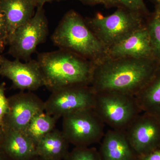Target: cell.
<instances>
[{
  "label": "cell",
  "instance_id": "1",
  "mask_svg": "<svg viewBox=\"0 0 160 160\" xmlns=\"http://www.w3.org/2000/svg\"><path fill=\"white\" fill-rule=\"evenodd\" d=\"M160 66L154 59L113 58L94 64L90 85L96 92H115L135 97Z\"/></svg>",
  "mask_w": 160,
  "mask_h": 160
},
{
  "label": "cell",
  "instance_id": "2",
  "mask_svg": "<svg viewBox=\"0 0 160 160\" xmlns=\"http://www.w3.org/2000/svg\"><path fill=\"white\" fill-rule=\"evenodd\" d=\"M37 61L45 82L52 92L74 85H90L94 65L74 52L59 49L38 53Z\"/></svg>",
  "mask_w": 160,
  "mask_h": 160
},
{
  "label": "cell",
  "instance_id": "3",
  "mask_svg": "<svg viewBox=\"0 0 160 160\" xmlns=\"http://www.w3.org/2000/svg\"><path fill=\"white\" fill-rule=\"evenodd\" d=\"M51 39L59 49L72 52L94 64L106 49L85 20L74 10H69L65 14Z\"/></svg>",
  "mask_w": 160,
  "mask_h": 160
},
{
  "label": "cell",
  "instance_id": "4",
  "mask_svg": "<svg viewBox=\"0 0 160 160\" xmlns=\"http://www.w3.org/2000/svg\"><path fill=\"white\" fill-rule=\"evenodd\" d=\"M143 16L138 12L118 8L110 15L98 13L86 22L98 39L108 49L144 26Z\"/></svg>",
  "mask_w": 160,
  "mask_h": 160
},
{
  "label": "cell",
  "instance_id": "5",
  "mask_svg": "<svg viewBox=\"0 0 160 160\" xmlns=\"http://www.w3.org/2000/svg\"><path fill=\"white\" fill-rule=\"evenodd\" d=\"M93 109L105 125L122 131L142 112L135 97L111 91L96 92Z\"/></svg>",
  "mask_w": 160,
  "mask_h": 160
},
{
  "label": "cell",
  "instance_id": "6",
  "mask_svg": "<svg viewBox=\"0 0 160 160\" xmlns=\"http://www.w3.org/2000/svg\"><path fill=\"white\" fill-rule=\"evenodd\" d=\"M49 33L48 22L43 6L37 7L29 21L19 27L8 41V54L27 62L40 44L46 41Z\"/></svg>",
  "mask_w": 160,
  "mask_h": 160
},
{
  "label": "cell",
  "instance_id": "7",
  "mask_svg": "<svg viewBox=\"0 0 160 160\" xmlns=\"http://www.w3.org/2000/svg\"><path fill=\"white\" fill-rule=\"evenodd\" d=\"M105 125L93 109H84L63 117L62 132L75 147H89L102 139Z\"/></svg>",
  "mask_w": 160,
  "mask_h": 160
},
{
  "label": "cell",
  "instance_id": "8",
  "mask_svg": "<svg viewBox=\"0 0 160 160\" xmlns=\"http://www.w3.org/2000/svg\"><path fill=\"white\" fill-rule=\"evenodd\" d=\"M45 102V111L58 120L75 112L93 109L96 92L89 85H74L51 92Z\"/></svg>",
  "mask_w": 160,
  "mask_h": 160
},
{
  "label": "cell",
  "instance_id": "9",
  "mask_svg": "<svg viewBox=\"0 0 160 160\" xmlns=\"http://www.w3.org/2000/svg\"><path fill=\"white\" fill-rule=\"evenodd\" d=\"M9 109L2 128L24 132L36 114L45 111V102L30 91H20L8 98Z\"/></svg>",
  "mask_w": 160,
  "mask_h": 160
},
{
  "label": "cell",
  "instance_id": "10",
  "mask_svg": "<svg viewBox=\"0 0 160 160\" xmlns=\"http://www.w3.org/2000/svg\"><path fill=\"white\" fill-rule=\"evenodd\" d=\"M0 76L8 78L14 89L20 91H36L45 86L42 72L37 60L23 63L21 60L10 61L0 55Z\"/></svg>",
  "mask_w": 160,
  "mask_h": 160
},
{
  "label": "cell",
  "instance_id": "11",
  "mask_svg": "<svg viewBox=\"0 0 160 160\" xmlns=\"http://www.w3.org/2000/svg\"><path fill=\"white\" fill-rule=\"evenodd\" d=\"M125 132L130 146L138 158L152 152L160 143V122L145 112L139 115Z\"/></svg>",
  "mask_w": 160,
  "mask_h": 160
},
{
  "label": "cell",
  "instance_id": "12",
  "mask_svg": "<svg viewBox=\"0 0 160 160\" xmlns=\"http://www.w3.org/2000/svg\"><path fill=\"white\" fill-rule=\"evenodd\" d=\"M112 58L153 59L146 26L136 30L128 37L108 49Z\"/></svg>",
  "mask_w": 160,
  "mask_h": 160
},
{
  "label": "cell",
  "instance_id": "13",
  "mask_svg": "<svg viewBox=\"0 0 160 160\" xmlns=\"http://www.w3.org/2000/svg\"><path fill=\"white\" fill-rule=\"evenodd\" d=\"M0 148L8 160H33L36 145L24 132L2 128Z\"/></svg>",
  "mask_w": 160,
  "mask_h": 160
},
{
  "label": "cell",
  "instance_id": "14",
  "mask_svg": "<svg viewBox=\"0 0 160 160\" xmlns=\"http://www.w3.org/2000/svg\"><path fill=\"white\" fill-rule=\"evenodd\" d=\"M101 160H136L138 157L129 144L125 131L110 129L102 138Z\"/></svg>",
  "mask_w": 160,
  "mask_h": 160
},
{
  "label": "cell",
  "instance_id": "15",
  "mask_svg": "<svg viewBox=\"0 0 160 160\" xmlns=\"http://www.w3.org/2000/svg\"><path fill=\"white\" fill-rule=\"evenodd\" d=\"M36 8L33 0H0V8L7 22L9 39L19 27L31 19Z\"/></svg>",
  "mask_w": 160,
  "mask_h": 160
},
{
  "label": "cell",
  "instance_id": "16",
  "mask_svg": "<svg viewBox=\"0 0 160 160\" xmlns=\"http://www.w3.org/2000/svg\"><path fill=\"white\" fill-rule=\"evenodd\" d=\"M69 144L62 131L55 129L36 144L37 156L45 159L64 160L69 153Z\"/></svg>",
  "mask_w": 160,
  "mask_h": 160
},
{
  "label": "cell",
  "instance_id": "17",
  "mask_svg": "<svg viewBox=\"0 0 160 160\" xmlns=\"http://www.w3.org/2000/svg\"><path fill=\"white\" fill-rule=\"evenodd\" d=\"M135 98L141 111L151 115L160 122V66Z\"/></svg>",
  "mask_w": 160,
  "mask_h": 160
},
{
  "label": "cell",
  "instance_id": "18",
  "mask_svg": "<svg viewBox=\"0 0 160 160\" xmlns=\"http://www.w3.org/2000/svg\"><path fill=\"white\" fill-rule=\"evenodd\" d=\"M57 120L45 111L39 112L32 119L24 132L36 145L46 135L54 130Z\"/></svg>",
  "mask_w": 160,
  "mask_h": 160
},
{
  "label": "cell",
  "instance_id": "19",
  "mask_svg": "<svg viewBox=\"0 0 160 160\" xmlns=\"http://www.w3.org/2000/svg\"><path fill=\"white\" fill-rule=\"evenodd\" d=\"M149 32L153 59L160 66V11L155 8L146 25Z\"/></svg>",
  "mask_w": 160,
  "mask_h": 160
},
{
  "label": "cell",
  "instance_id": "20",
  "mask_svg": "<svg viewBox=\"0 0 160 160\" xmlns=\"http://www.w3.org/2000/svg\"><path fill=\"white\" fill-rule=\"evenodd\" d=\"M103 5L106 8L116 6L138 12L145 16L149 15L144 0H104Z\"/></svg>",
  "mask_w": 160,
  "mask_h": 160
},
{
  "label": "cell",
  "instance_id": "21",
  "mask_svg": "<svg viewBox=\"0 0 160 160\" xmlns=\"http://www.w3.org/2000/svg\"><path fill=\"white\" fill-rule=\"evenodd\" d=\"M64 160H101V158L95 148L75 147Z\"/></svg>",
  "mask_w": 160,
  "mask_h": 160
},
{
  "label": "cell",
  "instance_id": "22",
  "mask_svg": "<svg viewBox=\"0 0 160 160\" xmlns=\"http://www.w3.org/2000/svg\"><path fill=\"white\" fill-rule=\"evenodd\" d=\"M9 34L5 15L0 8V52L2 53L8 45Z\"/></svg>",
  "mask_w": 160,
  "mask_h": 160
},
{
  "label": "cell",
  "instance_id": "23",
  "mask_svg": "<svg viewBox=\"0 0 160 160\" xmlns=\"http://www.w3.org/2000/svg\"><path fill=\"white\" fill-rule=\"evenodd\" d=\"M6 86V84L5 82L0 84V127L2 128L3 119L9 109L8 99L5 95Z\"/></svg>",
  "mask_w": 160,
  "mask_h": 160
},
{
  "label": "cell",
  "instance_id": "24",
  "mask_svg": "<svg viewBox=\"0 0 160 160\" xmlns=\"http://www.w3.org/2000/svg\"><path fill=\"white\" fill-rule=\"evenodd\" d=\"M139 158L142 160H160V151L152 152L149 154Z\"/></svg>",
  "mask_w": 160,
  "mask_h": 160
},
{
  "label": "cell",
  "instance_id": "25",
  "mask_svg": "<svg viewBox=\"0 0 160 160\" xmlns=\"http://www.w3.org/2000/svg\"><path fill=\"white\" fill-rule=\"evenodd\" d=\"M86 5L93 6L98 4H103L104 0H78Z\"/></svg>",
  "mask_w": 160,
  "mask_h": 160
},
{
  "label": "cell",
  "instance_id": "26",
  "mask_svg": "<svg viewBox=\"0 0 160 160\" xmlns=\"http://www.w3.org/2000/svg\"><path fill=\"white\" fill-rule=\"evenodd\" d=\"M33 1H34L37 7L38 6H44L46 3L51 2L54 1L60 2V1H65V0H33Z\"/></svg>",
  "mask_w": 160,
  "mask_h": 160
},
{
  "label": "cell",
  "instance_id": "27",
  "mask_svg": "<svg viewBox=\"0 0 160 160\" xmlns=\"http://www.w3.org/2000/svg\"><path fill=\"white\" fill-rule=\"evenodd\" d=\"M0 160H8L1 148H0Z\"/></svg>",
  "mask_w": 160,
  "mask_h": 160
},
{
  "label": "cell",
  "instance_id": "28",
  "mask_svg": "<svg viewBox=\"0 0 160 160\" xmlns=\"http://www.w3.org/2000/svg\"><path fill=\"white\" fill-rule=\"evenodd\" d=\"M155 8L158 9L160 11V2L155 3Z\"/></svg>",
  "mask_w": 160,
  "mask_h": 160
},
{
  "label": "cell",
  "instance_id": "29",
  "mask_svg": "<svg viewBox=\"0 0 160 160\" xmlns=\"http://www.w3.org/2000/svg\"><path fill=\"white\" fill-rule=\"evenodd\" d=\"M33 160H47L45 159L39 157L37 156Z\"/></svg>",
  "mask_w": 160,
  "mask_h": 160
},
{
  "label": "cell",
  "instance_id": "30",
  "mask_svg": "<svg viewBox=\"0 0 160 160\" xmlns=\"http://www.w3.org/2000/svg\"><path fill=\"white\" fill-rule=\"evenodd\" d=\"M2 128L0 127V138H1V135H2Z\"/></svg>",
  "mask_w": 160,
  "mask_h": 160
},
{
  "label": "cell",
  "instance_id": "31",
  "mask_svg": "<svg viewBox=\"0 0 160 160\" xmlns=\"http://www.w3.org/2000/svg\"><path fill=\"white\" fill-rule=\"evenodd\" d=\"M153 1H154V3H156L158 2H160V0H153Z\"/></svg>",
  "mask_w": 160,
  "mask_h": 160
},
{
  "label": "cell",
  "instance_id": "32",
  "mask_svg": "<svg viewBox=\"0 0 160 160\" xmlns=\"http://www.w3.org/2000/svg\"><path fill=\"white\" fill-rule=\"evenodd\" d=\"M136 160H142V159H141L140 158H138Z\"/></svg>",
  "mask_w": 160,
  "mask_h": 160
},
{
  "label": "cell",
  "instance_id": "33",
  "mask_svg": "<svg viewBox=\"0 0 160 160\" xmlns=\"http://www.w3.org/2000/svg\"><path fill=\"white\" fill-rule=\"evenodd\" d=\"M159 151H160V150H159Z\"/></svg>",
  "mask_w": 160,
  "mask_h": 160
}]
</instances>
